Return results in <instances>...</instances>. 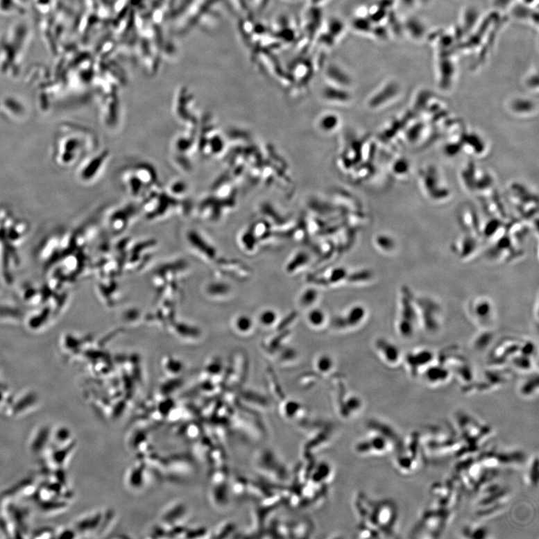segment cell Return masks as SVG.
<instances>
[{
    "instance_id": "1",
    "label": "cell",
    "mask_w": 539,
    "mask_h": 539,
    "mask_svg": "<svg viewBox=\"0 0 539 539\" xmlns=\"http://www.w3.org/2000/svg\"><path fill=\"white\" fill-rule=\"evenodd\" d=\"M420 318L415 296L409 287H402L400 298L398 320L396 330L404 339H413L420 328Z\"/></svg>"
},
{
    "instance_id": "2",
    "label": "cell",
    "mask_w": 539,
    "mask_h": 539,
    "mask_svg": "<svg viewBox=\"0 0 539 539\" xmlns=\"http://www.w3.org/2000/svg\"><path fill=\"white\" fill-rule=\"evenodd\" d=\"M459 427L461 430L460 449L464 448L465 452L470 451L476 452L484 446L488 438L490 436V429L487 425L481 424L476 419L463 417L459 418ZM461 450H459V452Z\"/></svg>"
},
{
    "instance_id": "3",
    "label": "cell",
    "mask_w": 539,
    "mask_h": 539,
    "mask_svg": "<svg viewBox=\"0 0 539 539\" xmlns=\"http://www.w3.org/2000/svg\"><path fill=\"white\" fill-rule=\"evenodd\" d=\"M420 434L414 432L408 440L402 441L401 450L396 461L398 468L404 474L412 472L418 468V458L420 454Z\"/></svg>"
},
{
    "instance_id": "4",
    "label": "cell",
    "mask_w": 539,
    "mask_h": 539,
    "mask_svg": "<svg viewBox=\"0 0 539 539\" xmlns=\"http://www.w3.org/2000/svg\"><path fill=\"white\" fill-rule=\"evenodd\" d=\"M417 304L420 326L430 334L437 333L440 327L441 309L438 302L429 298L415 296Z\"/></svg>"
},
{
    "instance_id": "5",
    "label": "cell",
    "mask_w": 539,
    "mask_h": 539,
    "mask_svg": "<svg viewBox=\"0 0 539 539\" xmlns=\"http://www.w3.org/2000/svg\"><path fill=\"white\" fill-rule=\"evenodd\" d=\"M435 355L430 349L420 348L413 350L402 357V363L407 370L413 377H418L425 371V368L434 363Z\"/></svg>"
},
{
    "instance_id": "6",
    "label": "cell",
    "mask_w": 539,
    "mask_h": 539,
    "mask_svg": "<svg viewBox=\"0 0 539 539\" xmlns=\"http://www.w3.org/2000/svg\"><path fill=\"white\" fill-rule=\"evenodd\" d=\"M469 313L479 325L487 327L495 316L493 301L484 297L475 298L470 302Z\"/></svg>"
},
{
    "instance_id": "7",
    "label": "cell",
    "mask_w": 539,
    "mask_h": 539,
    "mask_svg": "<svg viewBox=\"0 0 539 539\" xmlns=\"http://www.w3.org/2000/svg\"><path fill=\"white\" fill-rule=\"evenodd\" d=\"M425 382L431 386H440L448 383L452 377L450 368L443 363H431L422 373Z\"/></svg>"
},
{
    "instance_id": "8",
    "label": "cell",
    "mask_w": 539,
    "mask_h": 539,
    "mask_svg": "<svg viewBox=\"0 0 539 539\" xmlns=\"http://www.w3.org/2000/svg\"><path fill=\"white\" fill-rule=\"evenodd\" d=\"M375 348L387 365L396 366L402 363L401 350L390 340L385 338L377 339Z\"/></svg>"
},
{
    "instance_id": "9",
    "label": "cell",
    "mask_w": 539,
    "mask_h": 539,
    "mask_svg": "<svg viewBox=\"0 0 539 539\" xmlns=\"http://www.w3.org/2000/svg\"><path fill=\"white\" fill-rule=\"evenodd\" d=\"M484 380L479 384L478 388L481 391H487L494 387L504 385L508 381V375L506 373L491 371L485 374Z\"/></svg>"
},
{
    "instance_id": "10",
    "label": "cell",
    "mask_w": 539,
    "mask_h": 539,
    "mask_svg": "<svg viewBox=\"0 0 539 539\" xmlns=\"http://www.w3.org/2000/svg\"><path fill=\"white\" fill-rule=\"evenodd\" d=\"M366 316V310L362 305H355L343 316L346 327H357L362 323Z\"/></svg>"
},
{
    "instance_id": "11",
    "label": "cell",
    "mask_w": 539,
    "mask_h": 539,
    "mask_svg": "<svg viewBox=\"0 0 539 539\" xmlns=\"http://www.w3.org/2000/svg\"><path fill=\"white\" fill-rule=\"evenodd\" d=\"M538 377L532 376L525 380L521 386H520L519 391L522 395L527 397H532L538 393Z\"/></svg>"
},
{
    "instance_id": "12",
    "label": "cell",
    "mask_w": 539,
    "mask_h": 539,
    "mask_svg": "<svg viewBox=\"0 0 539 539\" xmlns=\"http://www.w3.org/2000/svg\"><path fill=\"white\" fill-rule=\"evenodd\" d=\"M375 241L377 247L384 253H391L395 250V241L391 236L384 234L378 236Z\"/></svg>"
},
{
    "instance_id": "13",
    "label": "cell",
    "mask_w": 539,
    "mask_h": 539,
    "mask_svg": "<svg viewBox=\"0 0 539 539\" xmlns=\"http://www.w3.org/2000/svg\"><path fill=\"white\" fill-rule=\"evenodd\" d=\"M494 334L493 332H490L488 330H485V332L481 333L475 339L474 343V348L477 351H484L493 341Z\"/></svg>"
},
{
    "instance_id": "14",
    "label": "cell",
    "mask_w": 539,
    "mask_h": 539,
    "mask_svg": "<svg viewBox=\"0 0 539 539\" xmlns=\"http://www.w3.org/2000/svg\"><path fill=\"white\" fill-rule=\"evenodd\" d=\"M307 319L311 325L318 327L325 324L326 316L323 310L314 309L309 311Z\"/></svg>"
},
{
    "instance_id": "15",
    "label": "cell",
    "mask_w": 539,
    "mask_h": 539,
    "mask_svg": "<svg viewBox=\"0 0 539 539\" xmlns=\"http://www.w3.org/2000/svg\"><path fill=\"white\" fill-rule=\"evenodd\" d=\"M277 314L276 311L268 309L262 311L259 316V321L264 327H271L276 323Z\"/></svg>"
},
{
    "instance_id": "16",
    "label": "cell",
    "mask_w": 539,
    "mask_h": 539,
    "mask_svg": "<svg viewBox=\"0 0 539 539\" xmlns=\"http://www.w3.org/2000/svg\"><path fill=\"white\" fill-rule=\"evenodd\" d=\"M318 297V293L315 289H308L302 293L300 297V305L302 307H310L315 304Z\"/></svg>"
},
{
    "instance_id": "17",
    "label": "cell",
    "mask_w": 539,
    "mask_h": 539,
    "mask_svg": "<svg viewBox=\"0 0 539 539\" xmlns=\"http://www.w3.org/2000/svg\"><path fill=\"white\" fill-rule=\"evenodd\" d=\"M538 458L536 457L532 461L531 465L529 466V470L527 474V480L528 484L533 486H536L538 481Z\"/></svg>"
},
{
    "instance_id": "18",
    "label": "cell",
    "mask_w": 539,
    "mask_h": 539,
    "mask_svg": "<svg viewBox=\"0 0 539 539\" xmlns=\"http://www.w3.org/2000/svg\"><path fill=\"white\" fill-rule=\"evenodd\" d=\"M334 365L333 359L329 355L323 354L318 357L316 366L318 370L323 373L328 372Z\"/></svg>"
},
{
    "instance_id": "19",
    "label": "cell",
    "mask_w": 539,
    "mask_h": 539,
    "mask_svg": "<svg viewBox=\"0 0 539 539\" xmlns=\"http://www.w3.org/2000/svg\"><path fill=\"white\" fill-rule=\"evenodd\" d=\"M308 261V257L305 253H299L292 259L287 267V271H294L298 267L304 266Z\"/></svg>"
},
{
    "instance_id": "20",
    "label": "cell",
    "mask_w": 539,
    "mask_h": 539,
    "mask_svg": "<svg viewBox=\"0 0 539 539\" xmlns=\"http://www.w3.org/2000/svg\"><path fill=\"white\" fill-rule=\"evenodd\" d=\"M468 538H486L487 529L484 527H469L465 532Z\"/></svg>"
},
{
    "instance_id": "21",
    "label": "cell",
    "mask_w": 539,
    "mask_h": 539,
    "mask_svg": "<svg viewBox=\"0 0 539 539\" xmlns=\"http://www.w3.org/2000/svg\"><path fill=\"white\" fill-rule=\"evenodd\" d=\"M348 277V271L343 267L336 268L330 273L329 281L332 283H337Z\"/></svg>"
},
{
    "instance_id": "22",
    "label": "cell",
    "mask_w": 539,
    "mask_h": 539,
    "mask_svg": "<svg viewBox=\"0 0 539 539\" xmlns=\"http://www.w3.org/2000/svg\"><path fill=\"white\" fill-rule=\"evenodd\" d=\"M238 325L241 330L247 332L253 327V320L249 316H242L238 321Z\"/></svg>"
},
{
    "instance_id": "23",
    "label": "cell",
    "mask_w": 539,
    "mask_h": 539,
    "mask_svg": "<svg viewBox=\"0 0 539 539\" xmlns=\"http://www.w3.org/2000/svg\"><path fill=\"white\" fill-rule=\"evenodd\" d=\"M373 274L370 271H359L354 274L353 279L350 280L352 281H366L370 280L372 278Z\"/></svg>"
},
{
    "instance_id": "24",
    "label": "cell",
    "mask_w": 539,
    "mask_h": 539,
    "mask_svg": "<svg viewBox=\"0 0 539 539\" xmlns=\"http://www.w3.org/2000/svg\"><path fill=\"white\" fill-rule=\"evenodd\" d=\"M465 241L464 243H461V244L464 245V246H467V245L469 246L470 244H471V243H470L469 241H468V239H465ZM465 251H467V247L459 249V257H461V259H464L465 258ZM471 251L472 250H470V248L468 247V257H469L470 255H471L472 253Z\"/></svg>"
}]
</instances>
